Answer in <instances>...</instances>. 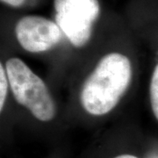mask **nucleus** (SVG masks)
<instances>
[{"label":"nucleus","mask_w":158,"mask_h":158,"mask_svg":"<svg viewBox=\"0 0 158 158\" xmlns=\"http://www.w3.org/2000/svg\"><path fill=\"white\" fill-rule=\"evenodd\" d=\"M131 79L132 65L127 57L119 53L105 56L84 83L80 92L82 106L91 115L110 113L129 87Z\"/></svg>","instance_id":"nucleus-1"},{"label":"nucleus","mask_w":158,"mask_h":158,"mask_svg":"<svg viewBox=\"0 0 158 158\" xmlns=\"http://www.w3.org/2000/svg\"><path fill=\"white\" fill-rule=\"evenodd\" d=\"M6 71L16 101L26 107L35 118L50 121L56 109L48 88L19 58H11L6 63Z\"/></svg>","instance_id":"nucleus-2"},{"label":"nucleus","mask_w":158,"mask_h":158,"mask_svg":"<svg viewBox=\"0 0 158 158\" xmlns=\"http://www.w3.org/2000/svg\"><path fill=\"white\" fill-rule=\"evenodd\" d=\"M56 22L77 48L87 44L99 15L98 0H54Z\"/></svg>","instance_id":"nucleus-3"},{"label":"nucleus","mask_w":158,"mask_h":158,"mask_svg":"<svg viewBox=\"0 0 158 158\" xmlns=\"http://www.w3.org/2000/svg\"><path fill=\"white\" fill-rule=\"evenodd\" d=\"M15 34L19 45L31 53L49 50L62 37V30L56 23L35 15L21 18L17 22Z\"/></svg>","instance_id":"nucleus-4"},{"label":"nucleus","mask_w":158,"mask_h":158,"mask_svg":"<svg viewBox=\"0 0 158 158\" xmlns=\"http://www.w3.org/2000/svg\"><path fill=\"white\" fill-rule=\"evenodd\" d=\"M149 94L153 113L158 120V64L153 71L149 87Z\"/></svg>","instance_id":"nucleus-5"},{"label":"nucleus","mask_w":158,"mask_h":158,"mask_svg":"<svg viewBox=\"0 0 158 158\" xmlns=\"http://www.w3.org/2000/svg\"><path fill=\"white\" fill-rule=\"evenodd\" d=\"M8 84H9V80L7 77L6 69L1 64L0 65V111L3 110L6 102L7 92H8Z\"/></svg>","instance_id":"nucleus-6"},{"label":"nucleus","mask_w":158,"mask_h":158,"mask_svg":"<svg viewBox=\"0 0 158 158\" xmlns=\"http://www.w3.org/2000/svg\"><path fill=\"white\" fill-rule=\"evenodd\" d=\"M26 1L27 0H1V2L12 7H19L22 6Z\"/></svg>","instance_id":"nucleus-7"},{"label":"nucleus","mask_w":158,"mask_h":158,"mask_svg":"<svg viewBox=\"0 0 158 158\" xmlns=\"http://www.w3.org/2000/svg\"><path fill=\"white\" fill-rule=\"evenodd\" d=\"M114 158H138L135 156H133V155H120V156H116V157Z\"/></svg>","instance_id":"nucleus-8"},{"label":"nucleus","mask_w":158,"mask_h":158,"mask_svg":"<svg viewBox=\"0 0 158 158\" xmlns=\"http://www.w3.org/2000/svg\"><path fill=\"white\" fill-rule=\"evenodd\" d=\"M151 158H158V156H152Z\"/></svg>","instance_id":"nucleus-9"}]
</instances>
